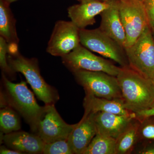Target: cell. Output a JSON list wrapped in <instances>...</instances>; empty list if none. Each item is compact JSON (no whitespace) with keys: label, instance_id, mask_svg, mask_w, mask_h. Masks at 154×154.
<instances>
[{"label":"cell","instance_id":"obj_1","mask_svg":"<svg viewBox=\"0 0 154 154\" xmlns=\"http://www.w3.org/2000/svg\"><path fill=\"white\" fill-rule=\"evenodd\" d=\"M122 99L127 110L137 113L154 105V85L129 66L121 67L117 76Z\"/></svg>","mask_w":154,"mask_h":154},{"label":"cell","instance_id":"obj_2","mask_svg":"<svg viewBox=\"0 0 154 154\" xmlns=\"http://www.w3.org/2000/svg\"><path fill=\"white\" fill-rule=\"evenodd\" d=\"M2 81L4 91L1 94V107L8 106L16 110L29 125L32 131L43 107L38 105L25 82H12L2 73Z\"/></svg>","mask_w":154,"mask_h":154},{"label":"cell","instance_id":"obj_3","mask_svg":"<svg viewBox=\"0 0 154 154\" xmlns=\"http://www.w3.org/2000/svg\"><path fill=\"white\" fill-rule=\"evenodd\" d=\"M8 60L12 69L25 77L37 98L45 105L54 104L59 100L57 91L41 75L37 59L25 57L19 53L18 48H13L8 50Z\"/></svg>","mask_w":154,"mask_h":154},{"label":"cell","instance_id":"obj_4","mask_svg":"<svg viewBox=\"0 0 154 154\" xmlns=\"http://www.w3.org/2000/svg\"><path fill=\"white\" fill-rule=\"evenodd\" d=\"M125 51L130 67L152 79L154 76V39L149 25Z\"/></svg>","mask_w":154,"mask_h":154},{"label":"cell","instance_id":"obj_5","mask_svg":"<svg viewBox=\"0 0 154 154\" xmlns=\"http://www.w3.org/2000/svg\"><path fill=\"white\" fill-rule=\"evenodd\" d=\"M80 37L84 47L112 60L121 67L129 66L125 48L99 28L80 29Z\"/></svg>","mask_w":154,"mask_h":154},{"label":"cell","instance_id":"obj_6","mask_svg":"<svg viewBox=\"0 0 154 154\" xmlns=\"http://www.w3.org/2000/svg\"><path fill=\"white\" fill-rule=\"evenodd\" d=\"M85 94L109 99H122L117 77L102 72L79 70L72 72Z\"/></svg>","mask_w":154,"mask_h":154},{"label":"cell","instance_id":"obj_7","mask_svg":"<svg viewBox=\"0 0 154 154\" xmlns=\"http://www.w3.org/2000/svg\"><path fill=\"white\" fill-rule=\"evenodd\" d=\"M54 104L44 106L32 132L45 143L67 139L77 124H67L58 113Z\"/></svg>","mask_w":154,"mask_h":154},{"label":"cell","instance_id":"obj_8","mask_svg":"<svg viewBox=\"0 0 154 154\" xmlns=\"http://www.w3.org/2000/svg\"><path fill=\"white\" fill-rule=\"evenodd\" d=\"M61 58L63 63L72 72L84 70L104 72L116 77L121 69L110 61L95 55L81 44Z\"/></svg>","mask_w":154,"mask_h":154},{"label":"cell","instance_id":"obj_9","mask_svg":"<svg viewBox=\"0 0 154 154\" xmlns=\"http://www.w3.org/2000/svg\"><path fill=\"white\" fill-rule=\"evenodd\" d=\"M119 11L126 34V48L133 44L149 25L140 0H119Z\"/></svg>","mask_w":154,"mask_h":154},{"label":"cell","instance_id":"obj_10","mask_svg":"<svg viewBox=\"0 0 154 154\" xmlns=\"http://www.w3.org/2000/svg\"><path fill=\"white\" fill-rule=\"evenodd\" d=\"M80 29L71 21L60 20L56 22L46 48L51 55L62 57L81 44Z\"/></svg>","mask_w":154,"mask_h":154},{"label":"cell","instance_id":"obj_11","mask_svg":"<svg viewBox=\"0 0 154 154\" xmlns=\"http://www.w3.org/2000/svg\"><path fill=\"white\" fill-rule=\"evenodd\" d=\"M135 119L134 113L126 115L105 112L94 113L96 134L116 139Z\"/></svg>","mask_w":154,"mask_h":154},{"label":"cell","instance_id":"obj_12","mask_svg":"<svg viewBox=\"0 0 154 154\" xmlns=\"http://www.w3.org/2000/svg\"><path fill=\"white\" fill-rule=\"evenodd\" d=\"M112 0L100 2L94 0L69 7L68 9L69 17L72 22L80 29H85L96 22V16L110 7Z\"/></svg>","mask_w":154,"mask_h":154},{"label":"cell","instance_id":"obj_13","mask_svg":"<svg viewBox=\"0 0 154 154\" xmlns=\"http://www.w3.org/2000/svg\"><path fill=\"white\" fill-rule=\"evenodd\" d=\"M99 28L125 48L126 36L119 11V0H112L110 7L100 14Z\"/></svg>","mask_w":154,"mask_h":154},{"label":"cell","instance_id":"obj_14","mask_svg":"<svg viewBox=\"0 0 154 154\" xmlns=\"http://www.w3.org/2000/svg\"><path fill=\"white\" fill-rule=\"evenodd\" d=\"M96 134L94 113L84 114L67 139L73 154H83Z\"/></svg>","mask_w":154,"mask_h":154},{"label":"cell","instance_id":"obj_15","mask_svg":"<svg viewBox=\"0 0 154 154\" xmlns=\"http://www.w3.org/2000/svg\"><path fill=\"white\" fill-rule=\"evenodd\" d=\"M2 140L6 146L22 154H42L45 144L37 134L19 131L3 135Z\"/></svg>","mask_w":154,"mask_h":154},{"label":"cell","instance_id":"obj_16","mask_svg":"<svg viewBox=\"0 0 154 154\" xmlns=\"http://www.w3.org/2000/svg\"><path fill=\"white\" fill-rule=\"evenodd\" d=\"M84 98L85 114L105 112L126 115L133 113L126 109L122 99H109L85 94Z\"/></svg>","mask_w":154,"mask_h":154},{"label":"cell","instance_id":"obj_17","mask_svg":"<svg viewBox=\"0 0 154 154\" xmlns=\"http://www.w3.org/2000/svg\"><path fill=\"white\" fill-rule=\"evenodd\" d=\"M5 0L0 1V36L8 45L19 44L16 20Z\"/></svg>","mask_w":154,"mask_h":154},{"label":"cell","instance_id":"obj_18","mask_svg":"<svg viewBox=\"0 0 154 154\" xmlns=\"http://www.w3.org/2000/svg\"><path fill=\"white\" fill-rule=\"evenodd\" d=\"M140 121L135 119L116 139L115 154H130L138 142Z\"/></svg>","mask_w":154,"mask_h":154},{"label":"cell","instance_id":"obj_19","mask_svg":"<svg viewBox=\"0 0 154 154\" xmlns=\"http://www.w3.org/2000/svg\"><path fill=\"white\" fill-rule=\"evenodd\" d=\"M116 139L96 134L83 154H115Z\"/></svg>","mask_w":154,"mask_h":154},{"label":"cell","instance_id":"obj_20","mask_svg":"<svg viewBox=\"0 0 154 154\" xmlns=\"http://www.w3.org/2000/svg\"><path fill=\"white\" fill-rule=\"evenodd\" d=\"M21 120L16 110L11 107H2L0 111V128L1 132L7 134L21 129Z\"/></svg>","mask_w":154,"mask_h":154},{"label":"cell","instance_id":"obj_21","mask_svg":"<svg viewBox=\"0 0 154 154\" xmlns=\"http://www.w3.org/2000/svg\"><path fill=\"white\" fill-rule=\"evenodd\" d=\"M154 116L139 120L138 142L140 141H154Z\"/></svg>","mask_w":154,"mask_h":154},{"label":"cell","instance_id":"obj_22","mask_svg":"<svg viewBox=\"0 0 154 154\" xmlns=\"http://www.w3.org/2000/svg\"><path fill=\"white\" fill-rule=\"evenodd\" d=\"M44 154H73L67 139L45 144Z\"/></svg>","mask_w":154,"mask_h":154},{"label":"cell","instance_id":"obj_23","mask_svg":"<svg viewBox=\"0 0 154 154\" xmlns=\"http://www.w3.org/2000/svg\"><path fill=\"white\" fill-rule=\"evenodd\" d=\"M8 44L3 37L0 36V66L2 73L11 79H15V72L11 68L8 60Z\"/></svg>","mask_w":154,"mask_h":154},{"label":"cell","instance_id":"obj_24","mask_svg":"<svg viewBox=\"0 0 154 154\" xmlns=\"http://www.w3.org/2000/svg\"><path fill=\"white\" fill-rule=\"evenodd\" d=\"M145 10L151 28L154 27V0H140Z\"/></svg>","mask_w":154,"mask_h":154},{"label":"cell","instance_id":"obj_25","mask_svg":"<svg viewBox=\"0 0 154 154\" xmlns=\"http://www.w3.org/2000/svg\"><path fill=\"white\" fill-rule=\"evenodd\" d=\"M136 119L141 120L144 119L154 116V105L146 110L135 113Z\"/></svg>","mask_w":154,"mask_h":154},{"label":"cell","instance_id":"obj_26","mask_svg":"<svg viewBox=\"0 0 154 154\" xmlns=\"http://www.w3.org/2000/svg\"><path fill=\"white\" fill-rule=\"evenodd\" d=\"M1 154H22L20 152L9 148L6 146H2L0 148Z\"/></svg>","mask_w":154,"mask_h":154},{"label":"cell","instance_id":"obj_27","mask_svg":"<svg viewBox=\"0 0 154 154\" xmlns=\"http://www.w3.org/2000/svg\"><path fill=\"white\" fill-rule=\"evenodd\" d=\"M139 154H154V145L146 146L138 152Z\"/></svg>","mask_w":154,"mask_h":154},{"label":"cell","instance_id":"obj_28","mask_svg":"<svg viewBox=\"0 0 154 154\" xmlns=\"http://www.w3.org/2000/svg\"><path fill=\"white\" fill-rule=\"evenodd\" d=\"M6 2L9 4H11V3L17 1V0H5Z\"/></svg>","mask_w":154,"mask_h":154},{"label":"cell","instance_id":"obj_29","mask_svg":"<svg viewBox=\"0 0 154 154\" xmlns=\"http://www.w3.org/2000/svg\"><path fill=\"white\" fill-rule=\"evenodd\" d=\"M94 0H81V2H90Z\"/></svg>","mask_w":154,"mask_h":154},{"label":"cell","instance_id":"obj_30","mask_svg":"<svg viewBox=\"0 0 154 154\" xmlns=\"http://www.w3.org/2000/svg\"><path fill=\"white\" fill-rule=\"evenodd\" d=\"M152 33L153 37L154 39V28H152Z\"/></svg>","mask_w":154,"mask_h":154},{"label":"cell","instance_id":"obj_31","mask_svg":"<svg viewBox=\"0 0 154 154\" xmlns=\"http://www.w3.org/2000/svg\"><path fill=\"white\" fill-rule=\"evenodd\" d=\"M152 82L153 84L154 85V76L152 78V79H151Z\"/></svg>","mask_w":154,"mask_h":154},{"label":"cell","instance_id":"obj_32","mask_svg":"<svg viewBox=\"0 0 154 154\" xmlns=\"http://www.w3.org/2000/svg\"><path fill=\"white\" fill-rule=\"evenodd\" d=\"M103 2H106V1H109V0H102Z\"/></svg>","mask_w":154,"mask_h":154},{"label":"cell","instance_id":"obj_33","mask_svg":"<svg viewBox=\"0 0 154 154\" xmlns=\"http://www.w3.org/2000/svg\"><path fill=\"white\" fill-rule=\"evenodd\" d=\"M78 1H80V2H81V0H78Z\"/></svg>","mask_w":154,"mask_h":154}]
</instances>
